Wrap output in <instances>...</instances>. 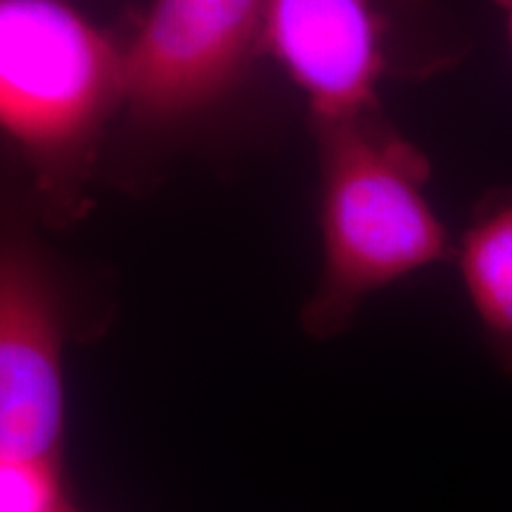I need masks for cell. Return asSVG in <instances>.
Instances as JSON below:
<instances>
[{
	"label": "cell",
	"mask_w": 512,
	"mask_h": 512,
	"mask_svg": "<svg viewBox=\"0 0 512 512\" xmlns=\"http://www.w3.org/2000/svg\"><path fill=\"white\" fill-rule=\"evenodd\" d=\"M311 133L323 266L302 328L330 339L354 323L370 294L453 264L456 238L427 197L430 159L384 110L311 124Z\"/></svg>",
	"instance_id": "obj_1"
},
{
	"label": "cell",
	"mask_w": 512,
	"mask_h": 512,
	"mask_svg": "<svg viewBox=\"0 0 512 512\" xmlns=\"http://www.w3.org/2000/svg\"><path fill=\"white\" fill-rule=\"evenodd\" d=\"M119 112V41L67 0H0V140L38 214H72Z\"/></svg>",
	"instance_id": "obj_2"
},
{
	"label": "cell",
	"mask_w": 512,
	"mask_h": 512,
	"mask_svg": "<svg viewBox=\"0 0 512 512\" xmlns=\"http://www.w3.org/2000/svg\"><path fill=\"white\" fill-rule=\"evenodd\" d=\"M34 211L0 190V456L57 463L69 304Z\"/></svg>",
	"instance_id": "obj_3"
},
{
	"label": "cell",
	"mask_w": 512,
	"mask_h": 512,
	"mask_svg": "<svg viewBox=\"0 0 512 512\" xmlns=\"http://www.w3.org/2000/svg\"><path fill=\"white\" fill-rule=\"evenodd\" d=\"M266 0H150L121 43V114L145 131L207 117L261 55Z\"/></svg>",
	"instance_id": "obj_4"
},
{
	"label": "cell",
	"mask_w": 512,
	"mask_h": 512,
	"mask_svg": "<svg viewBox=\"0 0 512 512\" xmlns=\"http://www.w3.org/2000/svg\"><path fill=\"white\" fill-rule=\"evenodd\" d=\"M261 55L309 105V124L382 110L392 29L380 0H266Z\"/></svg>",
	"instance_id": "obj_5"
},
{
	"label": "cell",
	"mask_w": 512,
	"mask_h": 512,
	"mask_svg": "<svg viewBox=\"0 0 512 512\" xmlns=\"http://www.w3.org/2000/svg\"><path fill=\"white\" fill-rule=\"evenodd\" d=\"M453 264L486 351L512 377V185L479 197L456 240Z\"/></svg>",
	"instance_id": "obj_6"
},
{
	"label": "cell",
	"mask_w": 512,
	"mask_h": 512,
	"mask_svg": "<svg viewBox=\"0 0 512 512\" xmlns=\"http://www.w3.org/2000/svg\"><path fill=\"white\" fill-rule=\"evenodd\" d=\"M392 29V74L430 79L451 72L470 53L472 38L439 10L437 0H380Z\"/></svg>",
	"instance_id": "obj_7"
},
{
	"label": "cell",
	"mask_w": 512,
	"mask_h": 512,
	"mask_svg": "<svg viewBox=\"0 0 512 512\" xmlns=\"http://www.w3.org/2000/svg\"><path fill=\"white\" fill-rule=\"evenodd\" d=\"M0 512H72L57 463L0 456Z\"/></svg>",
	"instance_id": "obj_8"
},
{
	"label": "cell",
	"mask_w": 512,
	"mask_h": 512,
	"mask_svg": "<svg viewBox=\"0 0 512 512\" xmlns=\"http://www.w3.org/2000/svg\"><path fill=\"white\" fill-rule=\"evenodd\" d=\"M494 5L501 10V15L505 19V31H508V41L512 48V0H494Z\"/></svg>",
	"instance_id": "obj_9"
}]
</instances>
